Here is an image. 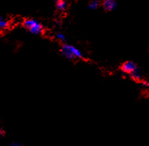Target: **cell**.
<instances>
[{"mask_svg": "<svg viewBox=\"0 0 149 146\" xmlns=\"http://www.w3.org/2000/svg\"><path fill=\"white\" fill-rule=\"evenodd\" d=\"M61 55L68 60H74V59H82L83 54L81 51L75 46L69 44H63L60 49Z\"/></svg>", "mask_w": 149, "mask_h": 146, "instance_id": "cell-1", "label": "cell"}, {"mask_svg": "<svg viewBox=\"0 0 149 146\" xmlns=\"http://www.w3.org/2000/svg\"><path fill=\"white\" fill-rule=\"evenodd\" d=\"M22 25L26 29L29 31L31 34L34 35H39L41 34L44 31L43 26L34 19H27L24 20Z\"/></svg>", "mask_w": 149, "mask_h": 146, "instance_id": "cell-2", "label": "cell"}, {"mask_svg": "<svg viewBox=\"0 0 149 146\" xmlns=\"http://www.w3.org/2000/svg\"><path fill=\"white\" fill-rule=\"evenodd\" d=\"M136 68H137V67H136V64L134 62L127 61V62H125V63L123 64V65L121 66V70L123 71L124 73L130 74Z\"/></svg>", "mask_w": 149, "mask_h": 146, "instance_id": "cell-3", "label": "cell"}, {"mask_svg": "<svg viewBox=\"0 0 149 146\" xmlns=\"http://www.w3.org/2000/svg\"><path fill=\"white\" fill-rule=\"evenodd\" d=\"M102 6L106 11H112L116 8L117 2L116 0H103Z\"/></svg>", "mask_w": 149, "mask_h": 146, "instance_id": "cell-4", "label": "cell"}, {"mask_svg": "<svg viewBox=\"0 0 149 146\" xmlns=\"http://www.w3.org/2000/svg\"><path fill=\"white\" fill-rule=\"evenodd\" d=\"M57 5V8L59 11H65L67 8V4L65 0H55Z\"/></svg>", "mask_w": 149, "mask_h": 146, "instance_id": "cell-5", "label": "cell"}, {"mask_svg": "<svg viewBox=\"0 0 149 146\" xmlns=\"http://www.w3.org/2000/svg\"><path fill=\"white\" fill-rule=\"evenodd\" d=\"M131 78L134 81H139L141 79V74L140 72V70L139 69V68H136L135 70L133 71L132 74H130Z\"/></svg>", "mask_w": 149, "mask_h": 146, "instance_id": "cell-6", "label": "cell"}, {"mask_svg": "<svg viewBox=\"0 0 149 146\" xmlns=\"http://www.w3.org/2000/svg\"><path fill=\"white\" fill-rule=\"evenodd\" d=\"M100 5V0H92L91 3L89 4L88 7H89L90 9L94 10V9H96V8H97Z\"/></svg>", "mask_w": 149, "mask_h": 146, "instance_id": "cell-7", "label": "cell"}, {"mask_svg": "<svg viewBox=\"0 0 149 146\" xmlns=\"http://www.w3.org/2000/svg\"><path fill=\"white\" fill-rule=\"evenodd\" d=\"M8 27V22L6 20L1 17L0 18V28H1V30L3 29H6Z\"/></svg>", "mask_w": 149, "mask_h": 146, "instance_id": "cell-8", "label": "cell"}, {"mask_svg": "<svg viewBox=\"0 0 149 146\" xmlns=\"http://www.w3.org/2000/svg\"><path fill=\"white\" fill-rule=\"evenodd\" d=\"M56 37H57V39L60 40V41H62V42L65 43L66 41V38H65V35H64L63 34H61V33H58V34H57Z\"/></svg>", "mask_w": 149, "mask_h": 146, "instance_id": "cell-9", "label": "cell"}, {"mask_svg": "<svg viewBox=\"0 0 149 146\" xmlns=\"http://www.w3.org/2000/svg\"><path fill=\"white\" fill-rule=\"evenodd\" d=\"M141 86L144 87V88H148V87H149V82L146 81H141Z\"/></svg>", "mask_w": 149, "mask_h": 146, "instance_id": "cell-10", "label": "cell"}, {"mask_svg": "<svg viewBox=\"0 0 149 146\" xmlns=\"http://www.w3.org/2000/svg\"><path fill=\"white\" fill-rule=\"evenodd\" d=\"M8 146H22V145L19 142H12Z\"/></svg>", "mask_w": 149, "mask_h": 146, "instance_id": "cell-11", "label": "cell"}, {"mask_svg": "<svg viewBox=\"0 0 149 146\" xmlns=\"http://www.w3.org/2000/svg\"><path fill=\"white\" fill-rule=\"evenodd\" d=\"M5 134V131H4V130L2 128L1 129H0V135L1 136H4Z\"/></svg>", "mask_w": 149, "mask_h": 146, "instance_id": "cell-12", "label": "cell"}]
</instances>
